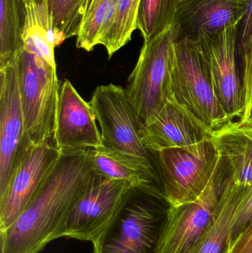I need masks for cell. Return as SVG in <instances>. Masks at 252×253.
I'll return each mask as SVG.
<instances>
[{
    "instance_id": "obj_17",
    "label": "cell",
    "mask_w": 252,
    "mask_h": 253,
    "mask_svg": "<svg viewBox=\"0 0 252 253\" xmlns=\"http://www.w3.org/2000/svg\"><path fill=\"white\" fill-rule=\"evenodd\" d=\"M90 158L97 175L127 181L134 187H157L164 193L156 162L105 147L90 149Z\"/></svg>"
},
{
    "instance_id": "obj_25",
    "label": "cell",
    "mask_w": 252,
    "mask_h": 253,
    "mask_svg": "<svg viewBox=\"0 0 252 253\" xmlns=\"http://www.w3.org/2000/svg\"><path fill=\"white\" fill-rule=\"evenodd\" d=\"M242 59V111L238 120L252 124V41L240 50Z\"/></svg>"
},
{
    "instance_id": "obj_3",
    "label": "cell",
    "mask_w": 252,
    "mask_h": 253,
    "mask_svg": "<svg viewBox=\"0 0 252 253\" xmlns=\"http://www.w3.org/2000/svg\"><path fill=\"white\" fill-rule=\"evenodd\" d=\"M17 67L28 138L33 145L53 142L61 87L56 62L22 44Z\"/></svg>"
},
{
    "instance_id": "obj_23",
    "label": "cell",
    "mask_w": 252,
    "mask_h": 253,
    "mask_svg": "<svg viewBox=\"0 0 252 253\" xmlns=\"http://www.w3.org/2000/svg\"><path fill=\"white\" fill-rule=\"evenodd\" d=\"M56 46L76 37L81 22L83 0H45Z\"/></svg>"
},
{
    "instance_id": "obj_5",
    "label": "cell",
    "mask_w": 252,
    "mask_h": 253,
    "mask_svg": "<svg viewBox=\"0 0 252 253\" xmlns=\"http://www.w3.org/2000/svg\"><path fill=\"white\" fill-rule=\"evenodd\" d=\"M173 27L144 42L139 60L126 87L142 126L171 96L170 68L174 50Z\"/></svg>"
},
{
    "instance_id": "obj_14",
    "label": "cell",
    "mask_w": 252,
    "mask_h": 253,
    "mask_svg": "<svg viewBox=\"0 0 252 253\" xmlns=\"http://www.w3.org/2000/svg\"><path fill=\"white\" fill-rule=\"evenodd\" d=\"M249 5L250 0H180L171 25L176 42H196L238 26Z\"/></svg>"
},
{
    "instance_id": "obj_27",
    "label": "cell",
    "mask_w": 252,
    "mask_h": 253,
    "mask_svg": "<svg viewBox=\"0 0 252 253\" xmlns=\"http://www.w3.org/2000/svg\"><path fill=\"white\" fill-rule=\"evenodd\" d=\"M229 253H252V223L240 236Z\"/></svg>"
},
{
    "instance_id": "obj_2",
    "label": "cell",
    "mask_w": 252,
    "mask_h": 253,
    "mask_svg": "<svg viewBox=\"0 0 252 253\" xmlns=\"http://www.w3.org/2000/svg\"><path fill=\"white\" fill-rule=\"evenodd\" d=\"M172 207L160 189L133 187L93 253H159Z\"/></svg>"
},
{
    "instance_id": "obj_26",
    "label": "cell",
    "mask_w": 252,
    "mask_h": 253,
    "mask_svg": "<svg viewBox=\"0 0 252 253\" xmlns=\"http://www.w3.org/2000/svg\"><path fill=\"white\" fill-rule=\"evenodd\" d=\"M252 41V0L247 13L237 26V50H240L248 45Z\"/></svg>"
},
{
    "instance_id": "obj_19",
    "label": "cell",
    "mask_w": 252,
    "mask_h": 253,
    "mask_svg": "<svg viewBox=\"0 0 252 253\" xmlns=\"http://www.w3.org/2000/svg\"><path fill=\"white\" fill-rule=\"evenodd\" d=\"M23 24V1L0 0V68L17 59Z\"/></svg>"
},
{
    "instance_id": "obj_28",
    "label": "cell",
    "mask_w": 252,
    "mask_h": 253,
    "mask_svg": "<svg viewBox=\"0 0 252 253\" xmlns=\"http://www.w3.org/2000/svg\"><path fill=\"white\" fill-rule=\"evenodd\" d=\"M96 0H83L82 6L81 9V20L90 10V7L94 4Z\"/></svg>"
},
{
    "instance_id": "obj_9",
    "label": "cell",
    "mask_w": 252,
    "mask_h": 253,
    "mask_svg": "<svg viewBox=\"0 0 252 253\" xmlns=\"http://www.w3.org/2000/svg\"><path fill=\"white\" fill-rule=\"evenodd\" d=\"M32 146L25 126L16 59L0 68V197L19 161Z\"/></svg>"
},
{
    "instance_id": "obj_18",
    "label": "cell",
    "mask_w": 252,
    "mask_h": 253,
    "mask_svg": "<svg viewBox=\"0 0 252 253\" xmlns=\"http://www.w3.org/2000/svg\"><path fill=\"white\" fill-rule=\"evenodd\" d=\"M223 185L216 217L193 253H229V236L244 184L235 182L223 163Z\"/></svg>"
},
{
    "instance_id": "obj_10",
    "label": "cell",
    "mask_w": 252,
    "mask_h": 253,
    "mask_svg": "<svg viewBox=\"0 0 252 253\" xmlns=\"http://www.w3.org/2000/svg\"><path fill=\"white\" fill-rule=\"evenodd\" d=\"M221 159L204 193L193 202L172 207L159 253H193L216 217L223 185Z\"/></svg>"
},
{
    "instance_id": "obj_11",
    "label": "cell",
    "mask_w": 252,
    "mask_h": 253,
    "mask_svg": "<svg viewBox=\"0 0 252 253\" xmlns=\"http://www.w3.org/2000/svg\"><path fill=\"white\" fill-rule=\"evenodd\" d=\"M62 155L53 142L33 145L21 159L0 197V230L8 228L26 209L47 178Z\"/></svg>"
},
{
    "instance_id": "obj_15",
    "label": "cell",
    "mask_w": 252,
    "mask_h": 253,
    "mask_svg": "<svg viewBox=\"0 0 252 253\" xmlns=\"http://www.w3.org/2000/svg\"><path fill=\"white\" fill-rule=\"evenodd\" d=\"M90 102H86L69 80L59 90L54 145L60 150L96 149L104 147Z\"/></svg>"
},
{
    "instance_id": "obj_20",
    "label": "cell",
    "mask_w": 252,
    "mask_h": 253,
    "mask_svg": "<svg viewBox=\"0 0 252 253\" xmlns=\"http://www.w3.org/2000/svg\"><path fill=\"white\" fill-rule=\"evenodd\" d=\"M116 0H96L80 25L76 47L90 52L102 45L112 27Z\"/></svg>"
},
{
    "instance_id": "obj_24",
    "label": "cell",
    "mask_w": 252,
    "mask_h": 253,
    "mask_svg": "<svg viewBox=\"0 0 252 253\" xmlns=\"http://www.w3.org/2000/svg\"><path fill=\"white\" fill-rule=\"evenodd\" d=\"M252 223V183L244 184V191L235 211L229 236V248Z\"/></svg>"
},
{
    "instance_id": "obj_8",
    "label": "cell",
    "mask_w": 252,
    "mask_h": 253,
    "mask_svg": "<svg viewBox=\"0 0 252 253\" xmlns=\"http://www.w3.org/2000/svg\"><path fill=\"white\" fill-rule=\"evenodd\" d=\"M133 187L127 181L96 175L59 230L57 239L94 242L113 219Z\"/></svg>"
},
{
    "instance_id": "obj_7",
    "label": "cell",
    "mask_w": 252,
    "mask_h": 253,
    "mask_svg": "<svg viewBox=\"0 0 252 253\" xmlns=\"http://www.w3.org/2000/svg\"><path fill=\"white\" fill-rule=\"evenodd\" d=\"M90 102L100 126L104 147L157 163L142 142V125L126 89L113 84L99 86Z\"/></svg>"
},
{
    "instance_id": "obj_16",
    "label": "cell",
    "mask_w": 252,
    "mask_h": 253,
    "mask_svg": "<svg viewBox=\"0 0 252 253\" xmlns=\"http://www.w3.org/2000/svg\"><path fill=\"white\" fill-rule=\"evenodd\" d=\"M212 141L235 182L252 183V124L231 120L213 129Z\"/></svg>"
},
{
    "instance_id": "obj_1",
    "label": "cell",
    "mask_w": 252,
    "mask_h": 253,
    "mask_svg": "<svg viewBox=\"0 0 252 253\" xmlns=\"http://www.w3.org/2000/svg\"><path fill=\"white\" fill-rule=\"evenodd\" d=\"M97 174L90 149L62 150L60 159L32 202L4 230L1 253H38L57 239L72 210L87 193Z\"/></svg>"
},
{
    "instance_id": "obj_13",
    "label": "cell",
    "mask_w": 252,
    "mask_h": 253,
    "mask_svg": "<svg viewBox=\"0 0 252 253\" xmlns=\"http://www.w3.org/2000/svg\"><path fill=\"white\" fill-rule=\"evenodd\" d=\"M212 129L170 96L141 126L144 145L152 154L171 148H191L212 138Z\"/></svg>"
},
{
    "instance_id": "obj_12",
    "label": "cell",
    "mask_w": 252,
    "mask_h": 253,
    "mask_svg": "<svg viewBox=\"0 0 252 253\" xmlns=\"http://www.w3.org/2000/svg\"><path fill=\"white\" fill-rule=\"evenodd\" d=\"M207 63L216 96L230 120L242 111V85L237 66V26L196 42Z\"/></svg>"
},
{
    "instance_id": "obj_6",
    "label": "cell",
    "mask_w": 252,
    "mask_h": 253,
    "mask_svg": "<svg viewBox=\"0 0 252 253\" xmlns=\"http://www.w3.org/2000/svg\"><path fill=\"white\" fill-rule=\"evenodd\" d=\"M163 191L173 206L196 200L214 176L220 156L211 138L191 148L155 153Z\"/></svg>"
},
{
    "instance_id": "obj_21",
    "label": "cell",
    "mask_w": 252,
    "mask_h": 253,
    "mask_svg": "<svg viewBox=\"0 0 252 253\" xmlns=\"http://www.w3.org/2000/svg\"><path fill=\"white\" fill-rule=\"evenodd\" d=\"M141 0H116L112 27L102 45L111 58L118 50L131 41L137 29Z\"/></svg>"
},
{
    "instance_id": "obj_22",
    "label": "cell",
    "mask_w": 252,
    "mask_h": 253,
    "mask_svg": "<svg viewBox=\"0 0 252 253\" xmlns=\"http://www.w3.org/2000/svg\"><path fill=\"white\" fill-rule=\"evenodd\" d=\"M180 0H141L137 29L144 42L170 28Z\"/></svg>"
},
{
    "instance_id": "obj_4",
    "label": "cell",
    "mask_w": 252,
    "mask_h": 253,
    "mask_svg": "<svg viewBox=\"0 0 252 253\" xmlns=\"http://www.w3.org/2000/svg\"><path fill=\"white\" fill-rule=\"evenodd\" d=\"M170 87L171 96L212 129L230 121L216 96L198 43L187 40L175 42Z\"/></svg>"
}]
</instances>
